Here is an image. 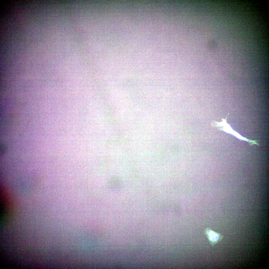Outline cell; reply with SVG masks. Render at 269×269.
Returning a JSON list of instances; mask_svg holds the SVG:
<instances>
[{
  "mask_svg": "<svg viewBox=\"0 0 269 269\" xmlns=\"http://www.w3.org/2000/svg\"><path fill=\"white\" fill-rule=\"evenodd\" d=\"M229 114V113L225 119H222V121L221 122H217L214 121H212L211 123L212 126L232 135L240 140L247 141L251 145L254 144L259 145V143L257 142V140H250L244 137L233 129L227 122V119Z\"/></svg>",
  "mask_w": 269,
  "mask_h": 269,
  "instance_id": "obj_1",
  "label": "cell"
},
{
  "mask_svg": "<svg viewBox=\"0 0 269 269\" xmlns=\"http://www.w3.org/2000/svg\"><path fill=\"white\" fill-rule=\"evenodd\" d=\"M204 233L210 245L213 246L221 241L223 237L222 234L213 231L209 228H207L204 230Z\"/></svg>",
  "mask_w": 269,
  "mask_h": 269,
  "instance_id": "obj_2",
  "label": "cell"
}]
</instances>
